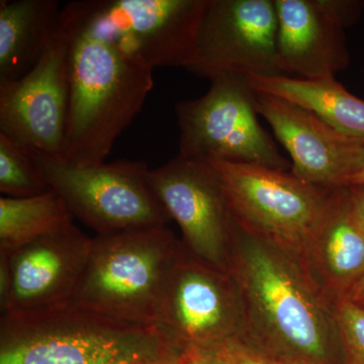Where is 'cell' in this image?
Returning <instances> with one entry per match:
<instances>
[{
  "mask_svg": "<svg viewBox=\"0 0 364 364\" xmlns=\"http://www.w3.org/2000/svg\"><path fill=\"white\" fill-rule=\"evenodd\" d=\"M301 263L329 305L346 298L364 275V228L348 188L335 191L331 205L309 239Z\"/></svg>",
  "mask_w": 364,
  "mask_h": 364,
  "instance_id": "2e32d148",
  "label": "cell"
},
{
  "mask_svg": "<svg viewBox=\"0 0 364 364\" xmlns=\"http://www.w3.org/2000/svg\"><path fill=\"white\" fill-rule=\"evenodd\" d=\"M343 364H364V309L344 298L331 305Z\"/></svg>",
  "mask_w": 364,
  "mask_h": 364,
  "instance_id": "44dd1931",
  "label": "cell"
},
{
  "mask_svg": "<svg viewBox=\"0 0 364 364\" xmlns=\"http://www.w3.org/2000/svg\"><path fill=\"white\" fill-rule=\"evenodd\" d=\"M210 81L203 97L176 105L179 154L291 171V161L258 121L257 92L247 76L223 74Z\"/></svg>",
  "mask_w": 364,
  "mask_h": 364,
  "instance_id": "52a82bcc",
  "label": "cell"
},
{
  "mask_svg": "<svg viewBox=\"0 0 364 364\" xmlns=\"http://www.w3.org/2000/svg\"><path fill=\"white\" fill-rule=\"evenodd\" d=\"M242 312L240 336L277 360L343 364L331 306L298 257L232 215L229 268Z\"/></svg>",
  "mask_w": 364,
  "mask_h": 364,
  "instance_id": "6da1fadb",
  "label": "cell"
},
{
  "mask_svg": "<svg viewBox=\"0 0 364 364\" xmlns=\"http://www.w3.org/2000/svg\"><path fill=\"white\" fill-rule=\"evenodd\" d=\"M51 191L32 152L0 134V191L7 198H31Z\"/></svg>",
  "mask_w": 364,
  "mask_h": 364,
  "instance_id": "ffe728a7",
  "label": "cell"
},
{
  "mask_svg": "<svg viewBox=\"0 0 364 364\" xmlns=\"http://www.w3.org/2000/svg\"><path fill=\"white\" fill-rule=\"evenodd\" d=\"M181 349L171 352V353H169L168 355L164 356V358L159 359V360L155 361V363L152 364H181Z\"/></svg>",
  "mask_w": 364,
  "mask_h": 364,
  "instance_id": "4316f807",
  "label": "cell"
},
{
  "mask_svg": "<svg viewBox=\"0 0 364 364\" xmlns=\"http://www.w3.org/2000/svg\"><path fill=\"white\" fill-rule=\"evenodd\" d=\"M257 92V91H256ZM256 111L291 157V172L327 189L347 188L364 162V142L337 131L312 112L257 92Z\"/></svg>",
  "mask_w": 364,
  "mask_h": 364,
  "instance_id": "5bb4252c",
  "label": "cell"
},
{
  "mask_svg": "<svg viewBox=\"0 0 364 364\" xmlns=\"http://www.w3.org/2000/svg\"><path fill=\"white\" fill-rule=\"evenodd\" d=\"M68 45L69 109L61 159L78 166L104 163L142 109L153 69L126 58L88 23L80 1L62 6Z\"/></svg>",
  "mask_w": 364,
  "mask_h": 364,
  "instance_id": "7a4b0ae2",
  "label": "cell"
},
{
  "mask_svg": "<svg viewBox=\"0 0 364 364\" xmlns=\"http://www.w3.org/2000/svg\"><path fill=\"white\" fill-rule=\"evenodd\" d=\"M157 328L179 348L241 335L240 299L230 273L198 259L182 244L163 294Z\"/></svg>",
  "mask_w": 364,
  "mask_h": 364,
  "instance_id": "8fae6325",
  "label": "cell"
},
{
  "mask_svg": "<svg viewBox=\"0 0 364 364\" xmlns=\"http://www.w3.org/2000/svg\"><path fill=\"white\" fill-rule=\"evenodd\" d=\"M11 272L6 254L0 252V309L1 315L6 313L11 299Z\"/></svg>",
  "mask_w": 364,
  "mask_h": 364,
  "instance_id": "cb8c5ba5",
  "label": "cell"
},
{
  "mask_svg": "<svg viewBox=\"0 0 364 364\" xmlns=\"http://www.w3.org/2000/svg\"><path fill=\"white\" fill-rule=\"evenodd\" d=\"M181 364H218L212 352L203 345H188L182 347Z\"/></svg>",
  "mask_w": 364,
  "mask_h": 364,
  "instance_id": "603a6c76",
  "label": "cell"
},
{
  "mask_svg": "<svg viewBox=\"0 0 364 364\" xmlns=\"http://www.w3.org/2000/svg\"><path fill=\"white\" fill-rule=\"evenodd\" d=\"M186 70L208 80L223 74L286 76L277 58L274 0H208Z\"/></svg>",
  "mask_w": 364,
  "mask_h": 364,
  "instance_id": "9c48e42d",
  "label": "cell"
},
{
  "mask_svg": "<svg viewBox=\"0 0 364 364\" xmlns=\"http://www.w3.org/2000/svg\"><path fill=\"white\" fill-rule=\"evenodd\" d=\"M56 0L0 2V83L25 77L48 49L60 26Z\"/></svg>",
  "mask_w": 364,
  "mask_h": 364,
  "instance_id": "e0dca14e",
  "label": "cell"
},
{
  "mask_svg": "<svg viewBox=\"0 0 364 364\" xmlns=\"http://www.w3.org/2000/svg\"><path fill=\"white\" fill-rule=\"evenodd\" d=\"M364 183V162L363 166H361L360 170L355 174V176L352 178L350 186H356V184H363Z\"/></svg>",
  "mask_w": 364,
  "mask_h": 364,
  "instance_id": "f1b7e54d",
  "label": "cell"
},
{
  "mask_svg": "<svg viewBox=\"0 0 364 364\" xmlns=\"http://www.w3.org/2000/svg\"><path fill=\"white\" fill-rule=\"evenodd\" d=\"M277 58L286 76L335 77L347 69L350 55L345 30L363 13L359 0H274Z\"/></svg>",
  "mask_w": 364,
  "mask_h": 364,
  "instance_id": "4fadbf2b",
  "label": "cell"
},
{
  "mask_svg": "<svg viewBox=\"0 0 364 364\" xmlns=\"http://www.w3.org/2000/svg\"><path fill=\"white\" fill-rule=\"evenodd\" d=\"M208 0H81L91 28L138 65L191 64Z\"/></svg>",
  "mask_w": 364,
  "mask_h": 364,
  "instance_id": "ba28073f",
  "label": "cell"
},
{
  "mask_svg": "<svg viewBox=\"0 0 364 364\" xmlns=\"http://www.w3.org/2000/svg\"><path fill=\"white\" fill-rule=\"evenodd\" d=\"M91 239L72 221L11 252L0 251L11 272L6 314L33 315L68 305L85 272Z\"/></svg>",
  "mask_w": 364,
  "mask_h": 364,
  "instance_id": "9a60e30c",
  "label": "cell"
},
{
  "mask_svg": "<svg viewBox=\"0 0 364 364\" xmlns=\"http://www.w3.org/2000/svg\"><path fill=\"white\" fill-rule=\"evenodd\" d=\"M178 349L158 328L72 305L0 322V364H152Z\"/></svg>",
  "mask_w": 364,
  "mask_h": 364,
  "instance_id": "3957f363",
  "label": "cell"
},
{
  "mask_svg": "<svg viewBox=\"0 0 364 364\" xmlns=\"http://www.w3.org/2000/svg\"><path fill=\"white\" fill-rule=\"evenodd\" d=\"M346 299L364 309V275L359 279L358 284L352 287Z\"/></svg>",
  "mask_w": 364,
  "mask_h": 364,
  "instance_id": "484cf974",
  "label": "cell"
},
{
  "mask_svg": "<svg viewBox=\"0 0 364 364\" xmlns=\"http://www.w3.org/2000/svg\"><path fill=\"white\" fill-rule=\"evenodd\" d=\"M65 203L55 191L31 198H0V251L9 253L72 222Z\"/></svg>",
  "mask_w": 364,
  "mask_h": 364,
  "instance_id": "d6986e66",
  "label": "cell"
},
{
  "mask_svg": "<svg viewBox=\"0 0 364 364\" xmlns=\"http://www.w3.org/2000/svg\"><path fill=\"white\" fill-rule=\"evenodd\" d=\"M203 346L212 352L218 364H280L240 335Z\"/></svg>",
  "mask_w": 364,
  "mask_h": 364,
  "instance_id": "7402d4cb",
  "label": "cell"
},
{
  "mask_svg": "<svg viewBox=\"0 0 364 364\" xmlns=\"http://www.w3.org/2000/svg\"><path fill=\"white\" fill-rule=\"evenodd\" d=\"M247 77L257 92L298 105L337 131L364 142V100L349 92L336 78L257 75Z\"/></svg>",
  "mask_w": 364,
  "mask_h": 364,
  "instance_id": "ac0fdd59",
  "label": "cell"
},
{
  "mask_svg": "<svg viewBox=\"0 0 364 364\" xmlns=\"http://www.w3.org/2000/svg\"><path fill=\"white\" fill-rule=\"evenodd\" d=\"M31 152L43 178L63 200L72 217L97 235L164 227L171 221L151 186L146 162L122 159L78 166Z\"/></svg>",
  "mask_w": 364,
  "mask_h": 364,
  "instance_id": "5b68a950",
  "label": "cell"
},
{
  "mask_svg": "<svg viewBox=\"0 0 364 364\" xmlns=\"http://www.w3.org/2000/svg\"><path fill=\"white\" fill-rule=\"evenodd\" d=\"M182 249L166 226L97 235L68 305L126 324L157 328L170 272Z\"/></svg>",
  "mask_w": 364,
  "mask_h": 364,
  "instance_id": "277c9868",
  "label": "cell"
},
{
  "mask_svg": "<svg viewBox=\"0 0 364 364\" xmlns=\"http://www.w3.org/2000/svg\"><path fill=\"white\" fill-rule=\"evenodd\" d=\"M348 193L350 196L352 207L354 208L359 222L364 228V183L349 186Z\"/></svg>",
  "mask_w": 364,
  "mask_h": 364,
  "instance_id": "d4e9b609",
  "label": "cell"
},
{
  "mask_svg": "<svg viewBox=\"0 0 364 364\" xmlns=\"http://www.w3.org/2000/svg\"><path fill=\"white\" fill-rule=\"evenodd\" d=\"M68 109V45L59 26L30 73L0 83V134L28 150L61 158Z\"/></svg>",
  "mask_w": 364,
  "mask_h": 364,
  "instance_id": "7c38bea8",
  "label": "cell"
},
{
  "mask_svg": "<svg viewBox=\"0 0 364 364\" xmlns=\"http://www.w3.org/2000/svg\"><path fill=\"white\" fill-rule=\"evenodd\" d=\"M208 160L219 173L235 220L301 261L337 189L313 186L291 171Z\"/></svg>",
  "mask_w": 364,
  "mask_h": 364,
  "instance_id": "8992f818",
  "label": "cell"
},
{
  "mask_svg": "<svg viewBox=\"0 0 364 364\" xmlns=\"http://www.w3.org/2000/svg\"><path fill=\"white\" fill-rule=\"evenodd\" d=\"M149 181L188 253L222 272L229 268L232 213L221 178L208 159L177 156L150 169Z\"/></svg>",
  "mask_w": 364,
  "mask_h": 364,
  "instance_id": "30bf717a",
  "label": "cell"
},
{
  "mask_svg": "<svg viewBox=\"0 0 364 364\" xmlns=\"http://www.w3.org/2000/svg\"><path fill=\"white\" fill-rule=\"evenodd\" d=\"M279 361L280 364H329L317 363V361L301 360V359H282Z\"/></svg>",
  "mask_w": 364,
  "mask_h": 364,
  "instance_id": "83f0119b",
  "label": "cell"
}]
</instances>
